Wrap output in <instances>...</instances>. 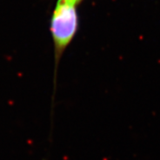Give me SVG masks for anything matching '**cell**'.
<instances>
[{
  "label": "cell",
  "instance_id": "1",
  "mask_svg": "<svg viewBox=\"0 0 160 160\" xmlns=\"http://www.w3.org/2000/svg\"><path fill=\"white\" fill-rule=\"evenodd\" d=\"M79 29L77 5L67 0H58L50 21V31L54 48L55 72L62 56L68 47Z\"/></svg>",
  "mask_w": 160,
  "mask_h": 160
},
{
  "label": "cell",
  "instance_id": "2",
  "mask_svg": "<svg viewBox=\"0 0 160 160\" xmlns=\"http://www.w3.org/2000/svg\"><path fill=\"white\" fill-rule=\"evenodd\" d=\"M67 1L69 2H71V3L74 4V5H78V4H79V2H81L82 0H67Z\"/></svg>",
  "mask_w": 160,
  "mask_h": 160
}]
</instances>
